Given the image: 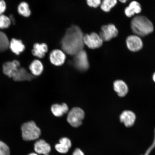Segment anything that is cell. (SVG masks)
<instances>
[{
  "mask_svg": "<svg viewBox=\"0 0 155 155\" xmlns=\"http://www.w3.org/2000/svg\"><path fill=\"white\" fill-rule=\"evenodd\" d=\"M84 36L81 28L76 25H72L68 28L61 40L63 51L68 55L74 56L83 49Z\"/></svg>",
  "mask_w": 155,
  "mask_h": 155,
  "instance_id": "cell-1",
  "label": "cell"
},
{
  "mask_svg": "<svg viewBox=\"0 0 155 155\" xmlns=\"http://www.w3.org/2000/svg\"><path fill=\"white\" fill-rule=\"evenodd\" d=\"M131 27L133 32L139 37L146 36L154 30L152 23L147 17L143 15L134 18L131 21Z\"/></svg>",
  "mask_w": 155,
  "mask_h": 155,
  "instance_id": "cell-2",
  "label": "cell"
},
{
  "mask_svg": "<svg viewBox=\"0 0 155 155\" xmlns=\"http://www.w3.org/2000/svg\"><path fill=\"white\" fill-rule=\"evenodd\" d=\"M22 138L25 141L36 140L41 134L40 129L34 121H30L24 123L21 126Z\"/></svg>",
  "mask_w": 155,
  "mask_h": 155,
  "instance_id": "cell-3",
  "label": "cell"
},
{
  "mask_svg": "<svg viewBox=\"0 0 155 155\" xmlns=\"http://www.w3.org/2000/svg\"><path fill=\"white\" fill-rule=\"evenodd\" d=\"M85 113L83 110L78 107H74L68 114L67 120L71 126L78 127L82 124Z\"/></svg>",
  "mask_w": 155,
  "mask_h": 155,
  "instance_id": "cell-4",
  "label": "cell"
},
{
  "mask_svg": "<svg viewBox=\"0 0 155 155\" xmlns=\"http://www.w3.org/2000/svg\"><path fill=\"white\" fill-rule=\"evenodd\" d=\"M73 63L74 66L79 71H84L90 67L88 56L86 52L83 49L74 55Z\"/></svg>",
  "mask_w": 155,
  "mask_h": 155,
  "instance_id": "cell-5",
  "label": "cell"
},
{
  "mask_svg": "<svg viewBox=\"0 0 155 155\" xmlns=\"http://www.w3.org/2000/svg\"><path fill=\"white\" fill-rule=\"evenodd\" d=\"M83 41L87 47L93 49L101 47L103 42L99 35L95 32L84 35Z\"/></svg>",
  "mask_w": 155,
  "mask_h": 155,
  "instance_id": "cell-6",
  "label": "cell"
},
{
  "mask_svg": "<svg viewBox=\"0 0 155 155\" xmlns=\"http://www.w3.org/2000/svg\"><path fill=\"white\" fill-rule=\"evenodd\" d=\"M101 30L99 35L103 41H109L116 37L118 34L117 29L113 24L104 25L101 27Z\"/></svg>",
  "mask_w": 155,
  "mask_h": 155,
  "instance_id": "cell-7",
  "label": "cell"
},
{
  "mask_svg": "<svg viewBox=\"0 0 155 155\" xmlns=\"http://www.w3.org/2000/svg\"><path fill=\"white\" fill-rule=\"evenodd\" d=\"M126 43L128 48L133 52L139 51L143 46V42L140 37L135 35L128 37Z\"/></svg>",
  "mask_w": 155,
  "mask_h": 155,
  "instance_id": "cell-8",
  "label": "cell"
},
{
  "mask_svg": "<svg viewBox=\"0 0 155 155\" xmlns=\"http://www.w3.org/2000/svg\"><path fill=\"white\" fill-rule=\"evenodd\" d=\"M65 54L63 51L59 49L54 50L50 54L49 59L51 63L57 66L63 64L65 61Z\"/></svg>",
  "mask_w": 155,
  "mask_h": 155,
  "instance_id": "cell-9",
  "label": "cell"
},
{
  "mask_svg": "<svg viewBox=\"0 0 155 155\" xmlns=\"http://www.w3.org/2000/svg\"><path fill=\"white\" fill-rule=\"evenodd\" d=\"M34 78L35 76L29 73L25 68L20 67L13 74L12 78L16 82H23L32 81Z\"/></svg>",
  "mask_w": 155,
  "mask_h": 155,
  "instance_id": "cell-10",
  "label": "cell"
},
{
  "mask_svg": "<svg viewBox=\"0 0 155 155\" xmlns=\"http://www.w3.org/2000/svg\"><path fill=\"white\" fill-rule=\"evenodd\" d=\"M119 118L120 121L126 127H130L134 124L136 116L133 111L126 110L122 112Z\"/></svg>",
  "mask_w": 155,
  "mask_h": 155,
  "instance_id": "cell-11",
  "label": "cell"
},
{
  "mask_svg": "<svg viewBox=\"0 0 155 155\" xmlns=\"http://www.w3.org/2000/svg\"><path fill=\"white\" fill-rule=\"evenodd\" d=\"M2 67L3 73L8 77L12 78L13 74L20 67V63L17 60H14L5 63Z\"/></svg>",
  "mask_w": 155,
  "mask_h": 155,
  "instance_id": "cell-12",
  "label": "cell"
},
{
  "mask_svg": "<svg viewBox=\"0 0 155 155\" xmlns=\"http://www.w3.org/2000/svg\"><path fill=\"white\" fill-rule=\"evenodd\" d=\"M114 89L118 96L120 97L125 96L129 92V88L127 83L121 80H116L113 83Z\"/></svg>",
  "mask_w": 155,
  "mask_h": 155,
  "instance_id": "cell-13",
  "label": "cell"
},
{
  "mask_svg": "<svg viewBox=\"0 0 155 155\" xmlns=\"http://www.w3.org/2000/svg\"><path fill=\"white\" fill-rule=\"evenodd\" d=\"M34 150L38 154H48L51 150V146L45 141L40 139L34 144Z\"/></svg>",
  "mask_w": 155,
  "mask_h": 155,
  "instance_id": "cell-14",
  "label": "cell"
},
{
  "mask_svg": "<svg viewBox=\"0 0 155 155\" xmlns=\"http://www.w3.org/2000/svg\"><path fill=\"white\" fill-rule=\"evenodd\" d=\"M47 44L45 43H36L34 45L32 53L33 55L39 58H43L48 51Z\"/></svg>",
  "mask_w": 155,
  "mask_h": 155,
  "instance_id": "cell-15",
  "label": "cell"
},
{
  "mask_svg": "<svg viewBox=\"0 0 155 155\" xmlns=\"http://www.w3.org/2000/svg\"><path fill=\"white\" fill-rule=\"evenodd\" d=\"M13 53L19 55L24 51L25 47L22 41L15 38H12L9 42V47Z\"/></svg>",
  "mask_w": 155,
  "mask_h": 155,
  "instance_id": "cell-16",
  "label": "cell"
},
{
  "mask_svg": "<svg viewBox=\"0 0 155 155\" xmlns=\"http://www.w3.org/2000/svg\"><path fill=\"white\" fill-rule=\"evenodd\" d=\"M51 109L53 115L57 117H61L69 111L68 107L67 104L64 103L61 104H53L51 106Z\"/></svg>",
  "mask_w": 155,
  "mask_h": 155,
  "instance_id": "cell-17",
  "label": "cell"
},
{
  "mask_svg": "<svg viewBox=\"0 0 155 155\" xmlns=\"http://www.w3.org/2000/svg\"><path fill=\"white\" fill-rule=\"evenodd\" d=\"M141 11V5L137 2H131L128 7L125 9V13L127 17H131L135 14H138Z\"/></svg>",
  "mask_w": 155,
  "mask_h": 155,
  "instance_id": "cell-18",
  "label": "cell"
},
{
  "mask_svg": "<svg viewBox=\"0 0 155 155\" xmlns=\"http://www.w3.org/2000/svg\"><path fill=\"white\" fill-rule=\"evenodd\" d=\"M31 73L34 76H38L41 74L44 70V66L38 60H35L29 66Z\"/></svg>",
  "mask_w": 155,
  "mask_h": 155,
  "instance_id": "cell-19",
  "label": "cell"
},
{
  "mask_svg": "<svg viewBox=\"0 0 155 155\" xmlns=\"http://www.w3.org/2000/svg\"><path fill=\"white\" fill-rule=\"evenodd\" d=\"M8 38L5 33L0 31V52L6 51L9 47Z\"/></svg>",
  "mask_w": 155,
  "mask_h": 155,
  "instance_id": "cell-20",
  "label": "cell"
},
{
  "mask_svg": "<svg viewBox=\"0 0 155 155\" xmlns=\"http://www.w3.org/2000/svg\"><path fill=\"white\" fill-rule=\"evenodd\" d=\"M18 11L19 14L25 17H29L31 13L29 5L25 2H22L19 5Z\"/></svg>",
  "mask_w": 155,
  "mask_h": 155,
  "instance_id": "cell-21",
  "label": "cell"
},
{
  "mask_svg": "<svg viewBox=\"0 0 155 155\" xmlns=\"http://www.w3.org/2000/svg\"><path fill=\"white\" fill-rule=\"evenodd\" d=\"M117 0H103L101 4V7L105 12H109L116 5Z\"/></svg>",
  "mask_w": 155,
  "mask_h": 155,
  "instance_id": "cell-22",
  "label": "cell"
},
{
  "mask_svg": "<svg viewBox=\"0 0 155 155\" xmlns=\"http://www.w3.org/2000/svg\"><path fill=\"white\" fill-rule=\"evenodd\" d=\"M11 23V21L9 17L3 14L0 15V28H8Z\"/></svg>",
  "mask_w": 155,
  "mask_h": 155,
  "instance_id": "cell-23",
  "label": "cell"
},
{
  "mask_svg": "<svg viewBox=\"0 0 155 155\" xmlns=\"http://www.w3.org/2000/svg\"><path fill=\"white\" fill-rule=\"evenodd\" d=\"M10 150L6 143L0 141V155H10Z\"/></svg>",
  "mask_w": 155,
  "mask_h": 155,
  "instance_id": "cell-24",
  "label": "cell"
},
{
  "mask_svg": "<svg viewBox=\"0 0 155 155\" xmlns=\"http://www.w3.org/2000/svg\"><path fill=\"white\" fill-rule=\"evenodd\" d=\"M55 148L58 152L62 154L66 153L69 150L67 147L60 143L55 145Z\"/></svg>",
  "mask_w": 155,
  "mask_h": 155,
  "instance_id": "cell-25",
  "label": "cell"
},
{
  "mask_svg": "<svg viewBox=\"0 0 155 155\" xmlns=\"http://www.w3.org/2000/svg\"><path fill=\"white\" fill-rule=\"evenodd\" d=\"M59 143L64 145L69 149L71 148L72 145L71 140L67 137H62L60 139Z\"/></svg>",
  "mask_w": 155,
  "mask_h": 155,
  "instance_id": "cell-26",
  "label": "cell"
},
{
  "mask_svg": "<svg viewBox=\"0 0 155 155\" xmlns=\"http://www.w3.org/2000/svg\"><path fill=\"white\" fill-rule=\"evenodd\" d=\"M87 2L89 6L97 8L101 4V0H87Z\"/></svg>",
  "mask_w": 155,
  "mask_h": 155,
  "instance_id": "cell-27",
  "label": "cell"
},
{
  "mask_svg": "<svg viewBox=\"0 0 155 155\" xmlns=\"http://www.w3.org/2000/svg\"><path fill=\"white\" fill-rule=\"evenodd\" d=\"M6 8V5L4 0L0 1V15H2Z\"/></svg>",
  "mask_w": 155,
  "mask_h": 155,
  "instance_id": "cell-28",
  "label": "cell"
},
{
  "mask_svg": "<svg viewBox=\"0 0 155 155\" xmlns=\"http://www.w3.org/2000/svg\"><path fill=\"white\" fill-rule=\"evenodd\" d=\"M72 155H84V154L80 149L77 148L74 151Z\"/></svg>",
  "mask_w": 155,
  "mask_h": 155,
  "instance_id": "cell-29",
  "label": "cell"
},
{
  "mask_svg": "<svg viewBox=\"0 0 155 155\" xmlns=\"http://www.w3.org/2000/svg\"><path fill=\"white\" fill-rule=\"evenodd\" d=\"M152 79L153 81L155 83V72L153 73V75Z\"/></svg>",
  "mask_w": 155,
  "mask_h": 155,
  "instance_id": "cell-30",
  "label": "cell"
},
{
  "mask_svg": "<svg viewBox=\"0 0 155 155\" xmlns=\"http://www.w3.org/2000/svg\"><path fill=\"white\" fill-rule=\"evenodd\" d=\"M119 1L122 3H125L127 0H119Z\"/></svg>",
  "mask_w": 155,
  "mask_h": 155,
  "instance_id": "cell-31",
  "label": "cell"
},
{
  "mask_svg": "<svg viewBox=\"0 0 155 155\" xmlns=\"http://www.w3.org/2000/svg\"><path fill=\"white\" fill-rule=\"evenodd\" d=\"M28 155H38L37 153H31L29 154Z\"/></svg>",
  "mask_w": 155,
  "mask_h": 155,
  "instance_id": "cell-32",
  "label": "cell"
},
{
  "mask_svg": "<svg viewBox=\"0 0 155 155\" xmlns=\"http://www.w3.org/2000/svg\"><path fill=\"white\" fill-rule=\"evenodd\" d=\"M48 155V154H47V155Z\"/></svg>",
  "mask_w": 155,
  "mask_h": 155,
  "instance_id": "cell-33",
  "label": "cell"
}]
</instances>
